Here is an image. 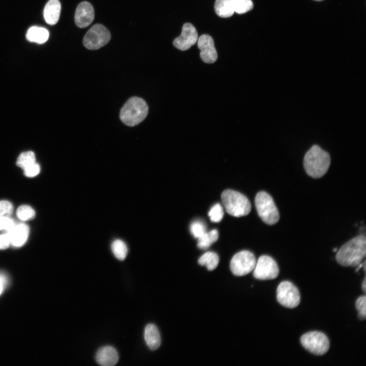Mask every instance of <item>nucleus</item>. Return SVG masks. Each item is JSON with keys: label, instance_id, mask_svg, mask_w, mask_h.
I'll return each instance as SVG.
<instances>
[{"label": "nucleus", "instance_id": "f3484780", "mask_svg": "<svg viewBox=\"0 0 366 366\" xmlns=\"http://www.w3.org/2000/svg\"><path fill=\"white\" fill-rule=\"evenodd\" d=\"M144 339L148 347L157 350L161 345V337L157 327L153 324H147L144 329Z\"/></svg>", "mask_w": 366, "mask_h": 366}, {"label": "nucleus", "instance_id": "423d86ee", "mask_svg": "<svg viewBox=\"0 0 366 366\" xmlns=\"http://www.w3.org/2000/svg\"><path fill=\"white\" fill-rule=\"evenodd\" d=\"M300 343L308 351L317 355H322L329 350L330 343L328 338L319 331H310L300 338Z\"/></svg>", "mask_w": 366, "mask_h": 366}, {"label": "nucleus", "instance_id": "473e14b6", "mask_svg": "<svg viewBox=\"0 0 366 366\" xmlns=\"http://www.w3.org/2000/svg\"><path fill=\"white\" fill-rule=\"evenodd\" d=\"M7 280L4 274L0 273V294L2 293Z\"/></svg>", "mask_w": 366, "mask_h": 366}, {"label": "nucleus", "instance_id": "aec40b11", "mask_svg": "<svg viewBox=\"0 0 366 366\" xmlns=\"http://www.w3.org/2000/svg\"><path fill=\"white\" fill-rule=\"evenodd\" d=\"M198 262L200 265H205L208 270L211 271L217 267L219 262V258L217 253L214 252H207L199 258Z\"/></svg>", "mask_w": 366, "mask_h": 366}, {"label": "nucleus", "instance_id": "5701e85b", "mask_svg": "<svg viewBox=\"0 0 366 366\" xmlns=\"http://www.w3.org/2000/svg\"><path fill=\"white\" fill-rule=\"evenodd\" d=\"M36 162V157L32 151L22 152L17 158L16 164L23 170Z\"/></svg>", "mask_w": 366, "mask_h": 366}, {"label": "nucleus", "instance_id": "6e6552de", "mask_svg": "<svg viewBox=\"0 0 366 366\" xmlns=\"http://www.w3.org/2000/svg\"><path fill=\"white\" fill-rule=\"evenodd\" d=\"M110 39L109 30L104 25L96 24L85 35L83 43L86 48L96 50L107 44Z\"/></svg>", "mask_w": 366, "mask_h": 366}, {"label": "nucleus", "instance_id": "1a4fd4ad", "mask_svg": "<svg viewBox=\"0 0 366 366\" xmlns=\"http://www.w3.org/2000/svg\"><path fill=\"white\" fill-rule=\"evenodd\" d=\"M277 299L282 306L293 309L299 304L300 296L298 289L291 282L283 281L277 288Z\"/></svg>", "mask_w": 366, "mask_h": 366}, {"label": "nucleus", "instance_id": "f704fd0d", "mask_svg": "<svg viewBox=\"0 0 366 366\" xmlns=\"http://www.w3.org/2000/svg\"><path fill=\"white\" fill-rule=\"evenodd\" d=\"M314 1H323V0H314Z\"/></svg>", "mask_w": 366, "mask_h": 366}, {"label": "nucleus", "instance_id": "a211bd4d", "mask_svg": "<svg viewBox=\"0 0 366 366\" xmlns=\"http://www.w3.org/2000/svg\"><path fill=\"white\" fill-rule=\"evenodd\" d=\"M48 30L42 27L34 26L30 27L26 34L27 40L32 42L43 44L48 39Z\"/></svg>", "mask_w": 366, "mask_h": 366}, {"label": "nucleus", "instance_id": "c756f323", "mask_svg": "<svg viewBox=\"0 0 366 366\" xmlns=\"http://www.w3.org/2000/svg\"><path fill=\"white\" fill-rule=\"evenodd\" d=\"M24 174L28 177H33L37 175L40 172V166L35 162L32 165L23 169Z\"/></svg>", "mask_w": 366, "mask_h": 366}, {"label": "nucleus", "instance_id": "0eeeda50", "mask_svg": "<svg viewBox=\"0 0 366 366\" xmlns=\"http://www.w3.org/2000/svg\"><path fill=\"white\" fill-rule=\"evenodd\" d=\"M256 263L254 255L250 251L243 250L233 256L230 261V267L235 276H243L254 270Z\"/></svg>", "mask_w": 366, "mask_h": 366}, {"label": "nucleus", "instance_id": "4be33fe9", "mask_svg": "<svg viewBox=\"0 0 366 366\" xmlns=\"http://www.w3.org/2000/svg\"><path fill=\"white\" fill-rule=\"evenodd\" d=\"M111 250L115 257L119 260H124L128 253L126 244L120 239L114 240L111 244Z\"/></svg>", "mask_w": 366, "mask_h": 366}, {"label": "nucleus", "instance_id": "7c9ffc66", "mask_svg": "<svg viewBox=\"0 0 366 366\" xmlns=\"http://www.w3.org/2000/svg\"><path fill=\"white\" fill-rule=\"evenodd\" d=\"M15 224L9 217L0 216V230L8 231Z\"/></svg>", "mask_w": 366, "mask_h": 366}, {"label": "nucleus", "instance_id": "4468645a", "mask_svg": "<svg viewBox=\"0 0 366 366\" xmlns=\"http://www.w3.org/2000/svg\"><path fill=\"white\" fill-rule=\"evenodd\" d=\"M7 232L10 238V245L14 247H20L27 241L29 229L24 223L15 224Z\"/></svg>", "mask_w": 366, "mask_h": 366}, {"label": "nucleus", "instance_id": "2eb2a0df", "mask_svg": "<svg viewBox=\"0 0 366 366\" xmlns=\"http://www.w3.org/2000/svg\"><path fill=\"white\" fill-rule=\"evenodd\" d=\"M97 362L103 366H112L118 360V355L116 349L112 346H106L100 348L96 354Z\"/></svg>", "mask_w": 366, "mask_h": 366}, {"label": "nucleus", "instance_id": "6ab92c4d", "mask_svg": "<svg viewBox=\"0 0 366 366\" xmlns=\"http://www.w3.org/2000/svg\"><path fill=\"white\" fill-rule=\"evenodd\" d=\"M215 10L221 17L227 18L231 16L234 12V0H216Z\"/></svg>", "mask_w": 366, "mask_h": 366}, {"label": "nucleus", "instance_id": "20e7f679", "mask_svg": "<svg viewBox=\"0 0 366 366\" xmlns=\"http://www.w3.org/2000/svg\"><path fill=\"white\" fill-rule=\"evenodd\" d=\"M221 200L226 211L231 216L240 217L248 215L251 209L250 201L242 194L232 190H226Z\"/></svg>", "mask_w": 366, "mask_h": 366}, {"label": "nucleus", "instance_id": "72a5a7b5", "mask_svg": "<svg viewBox=\"0 0 366 366\" xmlns=\"http://www.w3.org/2000/svg\"><path fill=\"white\" fill-rule=\"evenodd\" d=\"M362 289L364 293L366 292V279L365 277H364V280L362 283L361 285Z\"/></svg>", "mask_w": 366, "mask_h": 366}, {"label": "nucleus", "instance_id": "f03ea898", "mask_svg": "<svg viewBox=\"0 0 366 366\" xmlns=\"http://www.w3.org/2000/svg\"><path fill=\"white\" fill-rule=\"evenodd\" d=\"M330 164L329 154L317 145H314L306 152L303 166L306 173L312 177H322L327 171Z\"/></svg>", "mask_w": 366, "mask_h": 366}, {"label": "nucleus", "instance_id": "7ed1b4c3", "mask_svg": "<svg viewBox=\"0 0 366 366\" xmlns=\"http://www.w3.org/2000/svg\"><path fill=\"white\" fill-rule=\"evenodd\" d=\"M148 107L141 98H130L121 108L119 117L127 126H135L142 121L147 115Z\"/></svg>", "mask_w": 366, "mask_h": 366}, {"label": "nucleus", "instance_id": "b1692460", "mask_svg": "<svg viewBox=\"0 0 366 366\" xmlns=\"http://www.w3.org/2000/svg\"><path fill=\"white\" fill-rule=\"evenodd\" d=\"M35 211L34 209L27 205L20 206L16 211L17 217L22 221L33 219L35 217Z\"/></svg>", "mask_w": 366, "mask_h": 366}, {"label": "nucleus", "instance_id": "ddd939ff", "mask_svg": "<svg viewBox=\"0 0 366 366\" xmlns=\"http://www.w3.org/2000/svg\"><path fill=\"white\" fill-rule=\"evenodd\" d=\"M94 16L93 6L87 2H82L78 5L75 11V24L79 27H86L92 23Z\"/></svg>", "mask_w": 366, "mask_h": 366}, {"label": "nucleus", "instance_id": "f257e3e1", "mask_svg": "<svg viewBox=\"0 0 366 366\" xmlns=\"http://www.w3.org/2000/svg\"><path fill=\"white\" fill-rule=\"evenodd\" d=\"M365 253V236L360 235L343 245L338 250L336 259L342 266L356 267L361 263Z\"/></svg>", "mask_w": 366, "mask_h": 366}, {"label": "nucleus", "instance_id": "9d476101", "mask_svg": "<svg viewBox=\"0 0 366 366\" xmlns=\"http://www.w3.org/2000/svg\"><path fill=\"white\" fill-rule=\"evenodd\" d=\"M279 269L274 259L267 255L260 256L254 269V277L258 280H273L277 278Z\"/></svg>", "mask_w": 366, "mask_h": 366}, {"label": "nucleus", "instance_id": "f8f14e48", "mask_svg": "<svg viewBox=\"0 0 366 366\" xmlns=\"http://www.w3.org/2000/svg\"><path fill=\"white\" fill-rule=\"evenodd\" d=\"M197 45L200 50V56L202 61L207 64L215 63L218 58V54L212 37L207 34L199 37Z\"/></svg>", "mask_w": 366, "mask_h": 366}, {"label": "nucleus", "instance_id": "bb28decb", "mask_svg": "<svg viewBox=\"0 0 366 366\" xmlns=\"http://www.w3.org/2000/svg\"><path fill=\"white\" fill-rule=\"evenodd\" d=\"M190 231L194 237L198 238L206 232V227L203 222L195 221L191 224Z\"/></svg>", "mask_w": 366, "mask_h": 366}, {"label": "nucleus", "instance_id": "a878e982", "mask_svg": "<svg viewBox=\"0 0 366 366\" xmlns=\"http://www.w3.org/2000/svg\"><path fill=\"white\" fill-rule=\"evenodd\" d=\"M208 215L211 222L214 223L220 222L224 216V211L221 205L219 203L215 204L210 208Z\"/></svg>", "mask_w": 366, "mask_h": 366}, {"label": "nucleus", "instance_id": "c85d7f7f", "mask_svg": "<svg viewBox=\"0 0 366 366\" xmlns=\"http://www.w3.org/2000/svg\"><path fill=\"white\" fill-rule=\"evenodd\" d=\"M13 211L12 204L7 200L0 201V216L10 217Z\"/></svg>", "mask_w": 366, "mask_h": 366}, {"label": "nucleus", "instance_id": "dca6fc26", "mask_svg": "<svg viewBox=\"0 0 366 366\" xmlns=\"http://www.w3.org/2000/svg\"><path fill=\"white\" fill-rule=\"evenodd\" d=\"M61 5L58 0H49L46 4L43 11L46 22L50 25L56 24L59 19Z\"/></svg>", "mask_w": 366, "mask_h": 366}, {"label": "nucleus", "instance_id": "2f4dec72", "mask_svg": "<svg viewBox=\"0 0 366 366\" xmlns=\"http://www.w3.org/2000/svg\"><path fill=\"white\" fill-rule=\"evenodd\" d=\"M10 245V240L8 234L0 235V250H4L8 248Z\"/></svg>", "mask_w": 366, "mask_h": 366}, {"label": "nucleus", "instance_id": "39448f33", "mask_svg": "<svg viewBox=\"0 0 366 366\" xmlns=\"http://www.w3.org/2000/svg\"><path fill=\"white\" fill-rule=\"evenodd\" d=\"M255 203L257 213L266 224L272 225L279 220L280 215L272 197L266 192H258L255 197Z\"/></svg>", "mask_w": 366, "mask_h": 366}, {"label": "nucleus", "instance_id": "9b49d317", "mask_svg": "<svg viewBox=\"0 0 366 366\" xmlns=\"http://www.w3.org/2000/svg\"><path fill=\"white\" fill-rule=\"evenodd\" d=\"M198 39V33L195 27L190 23L184 24L181 35L173 42L176 48L185 51L194 45Z\"/></svg>", "mask_w": 366, "mask_h": 366}, {"label": "nucleus", "instance_id": "cd10ccee", "mask_svg": "<svg viewBox=\"0 0 366 366\" xmlns=\"http://www.w3.org/2000/svg\"><path fill=\"white\" fill-rule=\"evenodd\" d=\"M366 296L365 295L360 296L356 301L355 307L358 312V317L362 320H364L366 318Z\"/></svg>", "mask_w": 366, "mask_h": 366}, {"label": "nucleus", "instance_id": "412c9836", "mask_svg": "<svg viewBox=\"0 0 366 366\" xmlns=\"http://www.w3.org/2000/svg\"><path fill=\"white\" fill-rule=\"evenodd\" d=\"M219 237V233L217 230L213 229L209 232H205L202 236L198 238L197 247L200 249H206L211 244L216 242Z\"/></svg>", "mask_w": 366, "mask_h": 366}, {"label": "nucleus", "instance_id": "393cba45", "mask_svg": "<svg viewBox=\"0 0 366 366\" xmlns=\"http://www.w3.org/2000/svg\"><path fill=\"white\" fill-rule=\"evenodd\" d=\"M234 12L237 14H243L253 8L251 0H234Z\"/></svg>", "mask_w": 366, "mask_h": 366}]
</instances>
